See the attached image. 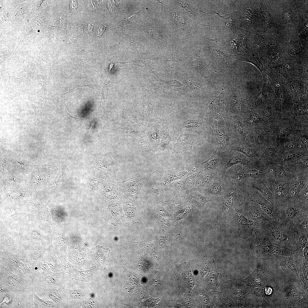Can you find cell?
Here are the masks:
<instances>
[{
    "mask_svg": "<svg viewBox=\"0 0 308 308\" xmlns=\"http://www.w3.org/2000/svg\"><path fill=\"white\" fill-rule=\"evenodd\" d=\"M188 199L192 204L200 207L203 206L206 202L212 201L207 200L202 194L198 191H193L190 192Z\"/></svg>",
    "mask_w": 308,
    "mask_h": 308,
    "instance_id": "obj_18",
    "label": "cell"
},
{
    "mask_svg": "<svg viewBox=\"0 0 308 308\" xmlns=\"http://www.w3.org/2000/svg\"><path fill=\"white\" fill-rule=\"evenodd\" d=\"M297 111L298 114L300 115L305 114L306 112V109L301 107H298L297 108Z\"/></svg>",
    "mask_w": 308,
    "mask_h": 308,
    "instance_id": "obj_36",
    "label": "cell"
},
{
    "mask_svg": "<svg viewBox=\"0 0 308 308\" xmlns=\"http://www.w3.org/2000/svg\"><path fill=\"white\" fill-rule=\"evenodd\" d=\"M229 149L240 152L250 158H254L258 156L256 151L253 148L245 144L243 142L242 139L230 143Z\"/></svg>",
    "mask_w": 308,
    "mask_h": 308,
    "instance_id": "obj_15",
    "label": "cell"
},
{
    "mask_svg": "<svg viewBox=\"0 0 308 308\" xmlns=\"http://www.w3.org/2000/svg\"><path fill=\"white\" fill-rule=\"evenodd\" d=\"M152 192L157 194H159V193L158 191V189L152 188Z\"/></svg>",
    "mask_w": 308,
    "mask_h": 308,
    "instance_id": "obj_42",
    "label": "cell"
},
{
    "mask_svg": "<svg viewBox=\"0 0 308 308\" xmlns=\"http://www.w3.org/2000/svg\"><path fill=\"white\" fill-rule=\"evenodd\" d=\"M243 155L231 149L220 152L217 171L219 175L223 176L229 168L234 165L248 164V161Z\"/></svg>",
    "mask_w": 308,
    "mask_h": 308,
    "instance_id": "obj_6",
    "label": "cell"
},
{
    "mask_svg": "<svg viewBox=\"0 0 308 308\" xmlns=\"http://www.w3.org/2000/svg\"><path fill=\"white\" fill-rule=\"evenodd\" d=\"M65 111L66 112V116L72 121L76 122L79 125L81 126H82V120L78 118H77L71 115L68 112V111L67 110V108L65 109Z\"/></svg>",
    "mask_w": 308,
    "mask_h": 308,
    "instance_id": "obj_27",
    "label": "cell"
},
{
    "mask_svg": "<svg viewBox=\"0 0 308 308\" xmlns=\"http://www.w3.org/2000/svg\"><path fill=\"white\" fill-rule=\"evenodd\" d=\"M286 146L289 149H294L299 147L300 145L296 142H291L286 145Z\"/></svg>",
    "mask_w": 308,
    "mask_h": 308,
    "instance_id": "obj_32",
    "label": "cell"
},
{
    "mask_svg": "<svg viewBox=\"0 0 308 308\" xmlns=\"http://www.w3.org/2000/svg\"><path fill=\"white\" fill-rule=\"evenodd\" d=\"M198 166L187 165L170 171L160 172L162 175L160 183L161 189L177 180L200 172Z\"/></svg>",
    "mask_w": 308,
    "mask_h": 308,
    "instance_id": "obj_8",
    "label": "cell"
},
{
    "mask_svg": "<svg viewBox=\"0 0 308 308\" xmlns=\"http://www.w3.org/2000/svg\"><path fill=\"white\" fill-rule=\"evenodd\" d=\"M6 293L4 296L3 300L1 302V305L4 304L10 307L13 305V303L15 300V297L13 295V293Z\"/></svg>",
    "mask_w": 308,
    "mask_h": 308,
    "instance_id": "obj_23",
    "label": "cell"
},
{
    "mask_svg": "<svg viewBox=\"0 0 308 308\" xmlns=\"http://www.w3.org/2000/svg\"><path fill=\"white\" fill-rule=\"evenodd\" d=\"M265 293L267 295H270L272 293V289L271 287H265Z\"/></svg>",
    "mask_w": 308,
    "mask_h": 308,
    "instance_id": "obj_39",
    "label": "cell"
},
{
    "mask_svg": "<svg viewBox=\"0 0 308 308\" xmlns=\"http://www.w3.org/2000/svg\"><path fill=\"white\" fill-rule=\"evenodd\" d=\"M285 203L277 206L281 222L285 224L287 228L295 232V229L297 224L302 220L308 218V206L297 200L291 203Z\"/></svg>",
    "mask_w": 308,
    "mask_h": 308,
    "instance_id": "obj_2",
    "label": "cell"
},
{
    "mask_svg": "<svg viewBox=\"0 0 308 308\" xmlns=\"http://www.w3.org/2000/svg\"><path fill=\"white\" fill-rule=\"evenodd\" d=\"M92 26L90 24H86L84 27V31L86 33H89L92 30Z\"/></svg>",
    "mask_w": 308,
    "mask_h": 308,
    "instance_id": "obj_35",
    "label": "cell"
},
{
    "mask_svg": "<svg viewBox=\"0 0 308 308\" xmlns=\"http://www.w3.org/2000/svg\"><path fill=\"white\" fill-rule=\"evenodd\" d=\"M218 175L217 172H200L196 179L192 191L200 190L206 187Z\"/></svg>",
    "mask_w": 308,
    "mask_h": 308,
    "instance_id": "obj_14",
    "label": "cell"
},
{
    "mask_svg": "<svg viewBox=\"0 0 308 308\" xmlns=\"http://www.w3.org/2000/svg\"><path fill=\"white\" fill-rule=\"evenodd\" d=\"M233 185L224 176L218 175L207 186L199 190L212 201L219 200Z\"/></svg>",
    "mask_w": 308,
    "mask_h": 308,
    "instance_id": "obj_5",
    "label": "cell"
},
{
    "mask_svg": "<svg viewBox=\"0 0 308 308\" xmlns=\"http://www.w3.org/2000/svg\"><path fill=\"white\" fill-rule=\"evenodd\" d=\"M137 13H134L125 19H125H124L123 20L125 22H127L128 20L131 18H132V19H134L135 17L137 16Z\"/></svg>",
    "mask_w": 308,
    "mask_h": 308,
    "instance_id": "obj_40",
    "label": "cell"
},
{
    "mask_svg": "<svg viewBox=\"0 0 308 308\" xmlns=\"http://www.w3.org/2000/svg\"><path fill=\"white\" fill-rule=\"evenodd\" d=\"M254 231L260 241H268L293 251L296 249L298 233L280 222H261Z\"/></svg>",
    "mask_w": 308,
    "mask_h": 308,
    "instance_id": "obj_1",
    "label": "cell"
},
{
    "mask_svg": "<svg viewBox=\"0 0 308 308\" xmlns=\"http://www.w3.org/2000/svg\"><path fill=\"white\" fill-rule=\"evenodd\" d=\"M276 152V150L275 148L273 147H270L266 150L265 154L267 157H270L274 156Z\"/></svg>",
    "mask_w": 308,
    "mask_h": 308,
    "instance_id": "obj_31",
    "label": "cell"
},
{
    "mask_svg": "<svg viewBox=\"0 0 308 308\" xmlns=\"http://www.w3.org/2000/svg\"><path fill=\"white\" fill-rule=\"evenodd\" d=\"M123 115L125 119L132 123H136L138 124H141L137 119L136 116L135 114L127 112L124 113Z\"/></svg>",
    "mask_w": 308,
    "mask_h": 308,
    "instance_id": "obj_24",
    "label": "cell"
},
{
    "mask_svg": "<svg viewBox=\"0 0 308 308\" xmlns=\"http://www.w3.org/2000/svg\"><path fill=\"white\" fill-rule=\"evenodd\" d=\"M104 27H99V28L98 29V31L100 35L102 34V33L104 31Z\"/></svg>",
    "mask_w": 308,
    "mask_h": 308,
    "instance_id": "obj_41",
    "label": "cell"
},
{
    "mask_svg": "<svg viewBox=\"0 0 308 308\" xmlns=\"http://www.w3.org/2000/svg\"><path fill=\"white\" fill-rule=\"evenodd\" d=\"M94 122H95V120L94 119V120H93V122H92V123L91 124L90 126V127H89V128L88 129L89 130H88V131L87 132V133L86 135L87 137H88H88L89 136H90V134H91V131H92V127H93V125H94Z\"/></svg>",
    "mask_w": 308,
    "mask_h": 308,
    "instance_id": "obj_38",
    "label": "cell"
},
{
    "mask_svg": "<svg viewBox=\"0 0 308 308\" xmlns=\"http://www.w3.org/2000/svg\"><path fill=\"white\" fill-rule=\"evenodd\" d=\"M33 302L36 305V307H50L49 301L40 298L35 292H33Z\"/></svg>",
    "mask_w": 308,
    "mask_h": 308,
    "instance_id": "obj_19",
    "label": "cell"
},
{
    "mask_svg": "<svg viewBox=\"0 0 308 308\" xmlns=\"http://www.w3.org/2000/svg\"><path fill=\"white\" fill-rule=\"evenodd\" d=\"M117 129L118 131V133L123 135H127L130 134L131 132L132 131V130H133L131 128L129 129L126 127H121L118 128Z\"/></svg>",
    "mask_w": 308,
    "mask_h": 308,
    "instance_id": "obj_30",
    "label": "cell"
},
{
    "mask_svg": "<svg viewBox=\"0 0 308 308\" xmlns=\"http://www.w3.org/2000/svg\"><path fill=\"white\" fill-rule=\"evenodd\" d=\"M140 145L142 148L145 151H150L151 149V147L149 146V144L145 141L141 142Z\"/></svg>",
    "mask_w": 308,
    "mask_h": 308,
    "instance_id": "obj_33",
    "label": "cell"
},
{
    "mask_svg": "<svg viewBox=\"0 0 308 308\" xmlns=\"http://www.w3.org/2000/svg\"><path fill=\"white\" fill-rule=\"evenodd\" d=\"M114 64H112V63H111L110 64L109 66V72H109L108 74H109L110 73V72L111 71L112 69L113 68V67H114Z\"/></svg>",
    "mask_w": 308,
    "mask_h": 308,
    "instance_id": "obj_43",
    "label": "cell"
},
{
    "mask_svg": "<svg viewBox=\"0 0 308 308\" xmlns=\"http://www.w3.org/2000/svg\"><path fill=\"white\" fill-rule=\"evenodd\" d=\"M159 299H155L152 297L147 299L144 303L148 307L153 306L156 305Z\"/></svg>",
    "mask_w": 308,
    "mask_h": 308,
    "instance_id": "obj_29",
    "label": "cell"
},
{
    "mask_svg": "<svg viewBox=\"0 0 308 308\" xmlns=\"http://www.w3.org/2000/svg\"><path fill=\"white\" fill-rule=\"evenodd\" d=\"M294 167L301 169H305L308 167V160L303 159L300 160L294 164Z\"/></svg>",
    "mask_w": 308,
    "mask_h": 308,
    "instance_id": "obj_25",
    "label": "cell"
},
{
    "mask_svg": "<svg viewBox=\"0 0 308 308\" xmlns=\"http://www.w3.org/2000/svg\"><path fill=\"white\" fill-rule=\"evenodd\" d=\"M296 249L303 250L308 245V234H298Z\"/></svg>",
    "mask_w": 308,
    "mask_h": 308,
    "instance_id": "obj_21",
    "label": "cell"
},
{
    "mask_svg": "<svg viewBox=\"0 0 308 308\" xmlns=\"http://www.w3.org/2000/svg\"><path fill=\"white\" fill-rule=\"evenodd\" d=\"M228 136L230 145L232 142L242 139L248 132V128L241 117L230 116L228 118Z\"/></svg>",
    "mask_w": 308,
    "mask_h": 308,
    "instance_id": "obj_9",
    "label": "cell"
},
{
    "mask_svg": "<svg viewBox=\"0 0 308 308\" xmlns=\"http://www.w3.org/2000/svg\"><path fill=\"white\" fill-rule=\"evenodd\" d=\"M260 242L259 245L250 247L253 254L256 257L264 259L278 256H290L294 253L293 250L271 242Z\"/></svg>",
    "mask_w": 308,
    "mask_h": 308,
    "instance_id": "obj_3",
    "label": "cell"
},
{
    "mask_svg": "<svg viewBox=\"0 0 308 308\" xmlns=\"http://www.w3.org/2000/svg\"><path fill=\"white\" fill-rule=\"evenodd\" d=\"M91 297H94V293H92V294H91Z\"/></svg>",
    "mask_w": 308,
    "mask_h": 308,
    "instance_id": "obj_44",
    "label": "cell"
},
{
    "mask_svg": "<svg viewBox=\"0 0 308 308\" xmlns=\"http://www.w3.org/2000/svg\"><path fill=\"white\" fill-rule=\"evenodd\" d=\"M260 174V170L256 166L239 164L229 168L223 176L233 184L236 185L246 179L256 178Z\"/></svg>",
    "mask_w": 308,
    "mask_h": 308,
    "instance_id": "obj_4",
    "label": "cell"
},
{
    "mask_svg": "<svg viewBox=\"0 0 308 308\" xmlns=\"http://www.w3.org/2000/svg\"><path fill=\"white\" fill-rule=\"evenodd\" d=\"M250 186L252 188L260 192L265 198L272 205L276 206L273 196L265 185L257 182L253 181L251 182Z\"/></svg>",
    "mask_w": 308,
    "mask_h": 308,
    "instance_id": "obj_16",
    "label": "cell"
},
{
    "mask_svg": "<svg viewBox=\"0 0 308 308\" xmlns=\"http://www.w3.org/2000/svg\"><path fill=\"white\" fill-rule=\"evenodd\" d=\"M200 140L197 135L184 133L181 135L177 139L173 149L174 152H182L191 149Z\"/></svg>",
    "mask_w": 308,
    "mask_h": 308,
    "instance_id": "obj_12",
    "label": "cell"
},
{
    "mask_svg": "<svg viewBox=\"0 0 308 308\" xmlns=\"http://www.w3.org/2000/svg\"><path fill=\"white\" fill-rule=\"evenodd\" d=\"M252 202V203L250 202L246 203L244 207L243 212L247 218L252 221L258 222H275L262 209L259 204Z\"/></svg>",
    "mask_w": 308,
    "mask_h": 308,
    "instance_id": "obj_11",
    "label": "cell"
},
{
    "mask_svg": "<svg viewBox=\"0 0 308 308\" xmlns=\"http://www.w3.org/2000/svg\"><path fill=\"white\" fill-rule=\"evenodd\" d=\"M301 140L302 143L307 147L308 140L307 137H305V136H302L301 138Z\"/></svg>",
    "mask_w": 308,
    "mask_h": 308,
    "instance_id": "obj_37",
    "label": "cell"
},
{
    "mask_svg": "<svg viewBox=\"0 0 308 308\" xmlns=\"http://www.w3.org/2000/svg\"><path fill=\"white\" fill-rule=\"evenodd\" d=\"M247 196L249 202L258 204L275 222H281L279 213L277 206L273 205L265 198L256 193L249 192Z\"/></svg>",
    "mask_w": 308,
    "mask_h": 308,
    "instance_id": "obj_10",
    "label": "cell"
},
{
    "mask_svg": "<svg viewBox=\"0 0 308 308\" xmlns=\"http://www.w3.org/2000/svg\"><path fill=\"white\" fill-rule=\"evenodd\" d=\"M220 152L216 149V151L209 158L199 165L200 171L211 173L217 172Z\"/></svg>",
    "mask_w": 308,
    "mask_h": 308,
    "instance_id": "obj_13",
    "label": "cell"
},
{
    "mask_svg": "<svg viewBox=\"0 0 308 308\" xmlns=\"http://www.w3.org/2000/svg\"><path fill=\"white\" fill-rule=\"evenodd\" d=\"M214 120L211 125L216 138L218 143L216 149L220 152H224L230 148L228 119L223 118L219 119H214Z\"/></svg>",
    "mask_w": 308,
    "mask_h": 308,
    "instance_id": "obj_7",
    "label": "cell"
},
{
    "mask_svg": "<svg viewBox=\"0 0 308 308\" xmlns=\"http://www.w3.org/2000/svg\"><path fill=\"white\" fill-rule=\"evenodd\" d=\"M295 230L298 234H308V218L299 222L296 226Z\"/></svg>",
    "mask_w": 308,
    "mask_h": 308,
    "instance_id": "obj_20",
    "label": "cell"
},
{
    "mask_svg": "<svg viewBox=\"0 0 308 308\" xmlns=\"http://www.w3.org/2000/svg\"><path fill=\"white\" fill-rule=\"evenodd\" d=\"M248 119L251 123L258 124L260 123V119L259 117L256 114L252 113L249 115Z\"/></svg>",
    "mask_w": 308,
    "mask_h": 308,
    "instance_id": "obj_26",
    "label": "cell"
},
{
    "mask_svg": "<svg viewBox=\"0 0 308 308\" xmlns=\"http://www.w3.org/2000/svg\"><path fill=\"white\" fill-rule=\"evenodd\" d=\"M295 156V154L293 153H289L285 155L283 158L284 160H289L293 159Z\"/></svg>",
    "mask_w": 308,
    "mask_h": 308,
    "instance_id": "obj_34",
    "label": "cell"
},
{
    "mask_svg": "<svg viewBox=\"0 0 308 308\" xmlns=\"http://www.w3.org/2000/svg\"><path fill=\"white\" fill-rule=\"evenodd\" d=\"M271 172L273 174L280 179H283L287 177V174L284 170L281 167H276L272 168Z\"/></svg>",
    "mask_w": 308,
    "mask_h": 308,
    "instance_id": "obj_22",
    "label": "cell"
},
{
    "mask_svg": "<svg viewBox=\"0 0 308 308\" xmlns=\"http://www.w3.org/2000/svg\"><path fill=\"white\" fill-rule=\"evenodd\" d=\"M167 186L175 189L179 197H182L191 191L188 188L183 178L180 180L173 181Z\"/></svg>",
    "mask_w": 308,
    "mask_h": 308,
    "instance_id": "obj_17",
    "label": "cell"
},
{
    "mask_svg": "<svg viewBox=\"0 0 308 308\" xmlns=\"http://www.w3.org/2000/svg\"><path fill=\"white\" fill-rule=\"evenodd\" d=\"M65 179V174L64 170V169L63 168V169H62L61 172L56 177L55 182L54 183L56 184V187H57L58 183L60 182L63 181Z\"/></svg>",
    "mask_w": 308,
    "mask_h": 308,
    "instance_id": "obj_28",
    "label": "cell"
}]
</instances>
